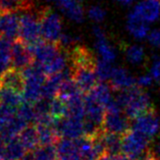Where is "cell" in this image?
<instances>
[{"label":"cell","instance_id":"cell-18","mask_svg":"<svg viewBox=\"0 0 160 160\" xmlns=\"http://www.w3.org/2000/svg\"><path fill=\"white\" fill-rule=\"evenodd\" d=\"M33 8H35L33 0H0L1 12H25Z\"/></svg>","mask_w":160,"mask_h":160},{"label":"cell","instance_id":"cell-3","mask_svg":"<svg viewBox=\"0 0 160 160\" xmlns=\"http://www.w3.org/2000/svg\"><path fill=\"white\" fill-rule=\"evenodd\" d=\"M132 120L126 115L118 100L113 99L106 107L103 120V131L108 134L122 136L130 131Z\"/></svg>","mask_w":160,"mask_h":160},{"label":"cell","instance_id":"cell-31","mask_svg":"<svg viewBox=\"0 0 160 160\" xmlns=\"http://www.w3.org/2000/svg\"><path fill=\"white\" fill-rule=\"evenodd\" d=\"M152 80H153L152 76H149V75L141 76L137 79V87L142 88V89L149 87V86L152 85Z\"/></svg>","mask_w":160,"mask_h":160},{"label":"cell","instance_id":"cell-5","mask_svg":"<svg viewBox=\"0 0 160 160\" xmlns=\"http://www.w3.org/2000/svg\"><path fill=\"white\" fill-rule=\"evenodd\" d=\"M40 22L43 40L58 44L62 36V21L56 12L50 8H40Z\"/></svg>","mask_w":160,"mask_h":160},{"label":"cell","instance_id":"cell-22","mask_svg":"<svg viewBox=\"0 0 160 160\" xmlns=\"http://www.w3.org/2000/svg\"><path fill=\"white\" fill-rule=\"evenodd\" d=\"M102 141L105 147V151L108 155L122 154V136L103 132Z\"/></svg>","mask_w":160,"mask_h":160},{"label":"cell","instance_id":"cell-23","mask_svg":"<svg viewBox=\"0 0 160 160\" xmlns=\"http://www.w3.org/2000/svg\"><path fill=\"white\" fill-rule=\"evenodd\" d=\"M35 160H58L56 147L54 145L39 146L33 151Z\"/></svg>","mask_w":160,"mask_h":160},{"label":"cell","instance_id":"cell-28","mask_svg":"<svg viewBox=\"0 0 160 160\" xmlns=\"http://www.w3.org/2000/svg\"><path fill=\"white\" fill-rule=\"evenodd\" d=\"M89 18L96 22H102L105 18V10L100 6H91L88 10Z\"/></svg>","mask_w":160,"mask_h":160},{"label":"cell","instance_id":"cell-9","mask_svg":"<svg viewBox=\"0 0 160 160\" xmlns=\"http://www.w3.org/2000/svg\"><path fill=\"white\" fill-rule=\"evenodd\" d=\"M34 62V57L29 47L21 40L11 45V68L22 72Z\"/></svg>","mask_w":160,"mask_h":160},{"label":"cell","instance_id":"cell-13","mask_svg":"<svg viewBox=\"0 0 160 160\" xmlns=\"http://www.w3.org/2000/svg\"><path fill=\"white\" fill-rule=\"evenodd\" d=\"M0 154L3 160H21L27 154V150L17 137L8 141L0 140Z\"/></svg>","mask_w":160,"mask_h":160},{"label":"cell","instance_id":"cell-4","mask_svg":"<svg viewBox=\"0 0 160 160\" xmlns=\"http://www.w3.org/2000/svg\"><path fill=\"white\" fill-rule=\"evenodd\" d=\"M150 139L134 130L122 136V154L128 160H138L150 149Z\"/></svg>","mask_w":160,"mask_h":160},{"label":"cell","instance_id":"cell-33","mask_svg":"<svg viewBox=\"0 0 160 160\" xmlns=\"http://www.w3.org/2000/svg\"><path fill=\"white\" fill-rule=\"evenodd\" d=\"M115 2L120 3L122 5H131L135 2V0H114Z\"/></svg>","mask_w":160,"mask_h":160},{"label":"cell","instance_id":"cell-30","mask_svg":"<svg viewBox=\"0 0 160 160\" xmlns=\"http://www.w3.org/2000/svg\"><path fill=\"white\" fill-rule=\"evenodd\" d=\"M148 40H149L150 44L154 46L156 48H160V30H153L149 33L148 36Z\"/></svg>","mask_w":160,"mask_h":160},{"label":"cell","instance_id":"cell-11","mask_svg":"<svg viewBox=\"0 0 160 160\" xmlns=\"http://www.w3.org/2000/svg\"><path fill=\"white\" fill-rule=\"evenodd\" d=\"M132 12L148 24L153 22L160 18V0H141L134 7Z\"/></svg>","mask_w":160,"mask_h":160},{"label":"cell","instance_id":"cell-19","mask_svg":"<svg viewBox=\"0 0 160 160\" xmlns=\"http://www.w3.org/2000/svg\"><path fill=\"white\" fill-rule=\"evenodd\" d=\"M24 102L25 100L22 93L13 91L8 88L0 87V104L18 110V107Z\"/></svg>","mask_w":160,"mask_h":160},{"label":"cell","instance_id":"cell-35","mask_svg":"<svg viewBox=\"0 0 160 160\" xmlns=\"http://www.w3.org/2000/svg\"><path fill=\"white\" fill-rule=\"evenodd\" d=\"M98 160H114V156H113V155L105 154V155L102 156V157H100Z\"/></svg>","mask_w":160,"mask_h":160},{"label":"cell","instance_id":"cell-25","mask_svg":"<svg viewBox=\"0 0 160 160\" xmlns=\"http://www.w3.org/2000/svg\"><path fill=\"white\" fill-rule=\"evenodd\" d=\"M124 51H126L128 60L134 64L142 63L144 59H145V51H144L142 47H140L138 45L127 46Z\"/></svg>","mask_w":160,"mask_h":160},{"label":"cell","instance_id":"cell-12","mask_svg":"<svg viewBox=\"0 0 160 160\" xmlns=\"http://www.w3.org/2000/svg\"><path fill=\"white\" fill-rule=\"evenodd\" d=\"M72 21L81 22L84 21V6L81 0H50Z\"/></svg>","mask_w":160,"mask_h":160},{"label":"cell","instance_id":"cell-26","mask_svg":"<svg viewBox=\"0 0 160 160\" xmlns=\"http://www.w3.org/2000/svg\"><path fill=\"white\" fill-rule=\"evenodd\" d=\"M113 68H113L111 63H109V62L103 61V60L98 61L96 72H97V77H98V80L101 83H104V82L110 80Z\"/></svg>","mask_w":160,"mask_h":160},{"label":"cell","instance_id":"cell-7","mask_svg":"<svg viewBox=\"0 0 160 160\" xmlns=\"http://www.w3.org/2000/svg\"><path fill=\"white\" fill-rule=\"evenodd\" d=\"M132 130L145 136L148 139H154L160 136V118L155 109L134 120Z\"/></svg>","mask_w":160,"mask_h":160},{"label":"cell","instance_id":"cell-17","mask_svg":"<svg viewBox=\"0 0 160 160\" xmlns=\"http://www.w3.org/2000/svg\"><path fill=\"white\" fill-rule=\"evenodd\" d=\"M111 91H112V89L110 88V86L108 84L98 83L91 92L88 93V94L85 96L89 97L90 99L94 100L95 102L102 105V106L105 107V109H106V107L113 100L112 96H111Z\"/></svg>","mask_w":160,"mask_h":160},{"label":"cell","instance_id":"cell-24","mask_svg":"<svg viewBox=\"0 0 160 160\" xmlns=\"http://www.w3.org/2000/svg\"><path fill=\"white\" fill-rule=\"evenodd\" d=\"M17 114L21 118L24 119L28 124L36 123L37 115H36V111H35V108H34V104L24 102L18 107Z\"/></svg>","mask_w":160,"mask_h":160},{"label":"cell","instance_id":"cell-10","mask_svg":"<svg viewBox=\"0 0 160 160\" xmlns=\"http://www.w3.org/2000/svg\"><path fill=\"white\" fill-rule=\"evenodd\" d=\"M108 85L112 91L123 92L128 89L137 87V80L134 79L123 68H114Z\"/></svg>","mask_w":160,"mask_h":160},{"label":"cell","instance_id":"cell-15","mask_svg":"<svg viewBox=\"0 0 160 160\" xmlns=\"http://www.w3.org/2000/svg\"><path fill=\"white\" fill-rule=\"evenodd\" d=\"M0 87L8 88L22 94L25 88V79L22 72L14 68L8 69L0 79Z\"/></svg>","mask_w":160,"mask_h":160},{"label":"cell","instance_id":"cell-1","mask_svg":"<svg viewBox=\"0 0 160 160\" xmlns=\"http://www.w3.org/2000/svg\"><path fill=\"white\" fill-rule=\"evenodd\" d=\"M116 100L131 120H135L141 115L155 109L148 93L139 87L120 92Z\"/></svg>","mask_w":160,"mask_h":160},{"label":"cell","instance_id":"cell-32","mask_svg":"<svg viewBox=\"0 0 160 160\" xmlns=\"http://www.w3.org/2000/svg\"><path fill=\"white\" fill-rule=\"evenodd\" d=\"M4 27H5V12L0 11V38L4 35Z\"/></svg>","mask_w":160,"mask_h":160},{"label":"cell","instance_id":"cell-29","mask_svg":"<svg viewBox=\"0 0 160 160\" xmlns=\"http://www.w3.org/2000/svg\"><path fill=\"white\" fill-rule=\"evenodd\" d=\"M150 72L152 78L160 85V56H154Z\"/></svg>","mask_w":160,"mask_h":160},{"label":"cell","instance_id":"cell-36","mask_svg":"<svg viewBox=\"0 0 160 160\" xmlns=\"http://www.w3.org/2000/svg\"><path fill=\"white\" fill-rule=\"evenodd\" d=\"M0 160H3V158H2V156H1V154H0Z\"/></svg>","mask_w":160,"mask_h":160},{"label":"cell","instance_id":"cell-21","mask_svg":"<svg viewBox=\"0 0 160 160\" xmlns=\"http://www.w3.org/2000/svg\"><path fill=\"white\" fill-rule=\"evenodd\" d=\"M39 136V144L40 146L54 145L61 139L56 132L54 127L51 126H36Z\"/></svg>","mask_w":160,"mask_h":160},{"label":"cell","instance_id":"cell-14","mask_svg":"<svg viewBox=\"0 0 160 160\" xmlns=\"http://www.w3.org/2000/svg\"><path fill=\"white\" fill-rule=\"evenodd\" d=\"M93 32H94V36L96 38V48L99 55L101 56V60L111 63L115 59V52L111 45L107 42L104 31L100 27H94Z\"/></svg>","mask_w":160,"mask_h":160},{"label":"cell","instance_id":"cell-20","mask_svg":"<svg viewBox=\"0 0 160 160\" xmlns=\"http://www.w3.org/2000/svg\"><path fill=\"white\" fill-rule=\"evenodd\" d=\"M22 144L24 145L27 152H33L40 146L39 144V136L37 128L30 124L18 136Z\"/></svg>","mask_w":160,"mask_h":160},{"label":"cell","instance_id":"cell-8","mask_svg":"<svg viewBox=\"0 0 160 160\" xmlns=\"http://www.w3.org/2000/svg\"><path fill=\"white\" fill-rule=\"evenodd\" d=\"M71 68V66H69ZM97 66H83L72 68V79L84 95H87L98 84V77L96 72Z\"/></svg>","mask_w":160,"mask_h":160},{"label":"cell","instance_id":"cell-2","mask_svg":"<svg viewBox=\"0 0 160 160\" xmlns=\"http://www.w3.org/2000/svg\"><path fill=\"white\" fill-rule=\"evenodd\" d=\"M27 46L34 45L43 40L41 22H40V9L35 8L25 11L19 17V38Z\"/></svg>","mask_w":160,"mask_h":160},{"label":"cell","instance_id":"cell-6","mask_svg":"<svg viewBox=\"0 0 160 160\" xmlns=\"http://www.w3.org/2000/svg\"><path fill=\"white\" fill-rule=\"evenodd\" d=\"M28 47L34 57V61H36L42 68L48 65L63 50L59 46V44L47 42L45 40H41L40 42L28 46Z\"/></svg>","mask_w":160,"mask_h":160},{"label":"cell","instance_id":"cell-27","mask_svg":"<svg viewBox=\"0 0 160 160\" xmlns=\"http://www.w3.org/2000/svg\"><path fill=\"white\" fill-rule=\"evenodd\" d=\"M17 111L18 110L0 104V132L3 131V128L8 123L9 120L17 114Z\"/></svg>","mask_w":160,"mask_h":160},{"label":"cell","instance_id":"cell-16","mask_svg":"<svg viewBox=\"0 0 160 160\" xmlns=\"http://www.w3.org/2000/svg\"><path fill=\"white\" fill-rule=\"evenodd\" d=\"M127 29L137 39L145 38L149 33V25L138 15L131 12L128 17Z\"/></svg>","mask_w":160,"mask_h":160},{"label":"cell","instance_id":"cell-34","mask_svg":"<svg viewBox=\"0 0 160 160\" xmlns=\"http://www.w3.org/2000/svg\"><path fill=\"white\" fill-rule=\"evenodd\" d=\"M21 160H35L33 152H27V154Z\"/></svg>","mask_w":160,"mask_h":160}]
</instances>
